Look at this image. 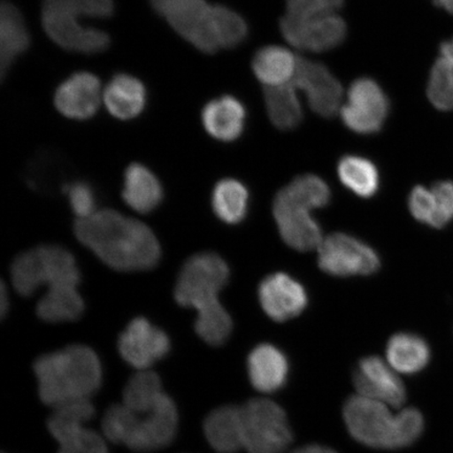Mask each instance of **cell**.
Wrapping results in <instances>:
<instances>
[{
	"label": "cell",
	"instance_id": "obj_1",
	"mask_svg": "<svg viewBox=\"0 0 453 453\" xmlns=\"http://www.w3.org/2000/svg\"><path fill=\"white\" fill-rule=\"evenodd\" d=\"M75 234L83 246L113 270L146 271L160 262V242L150 226L112 209H102L87 219H77Z\"/></svg>",
	"mask_w": 453,
	"mask_h": 453
},
{
	"label": "cell",
	"instance_id": "obj_2",
	"mask_svg": "<svg viewBox=\"0 0 453 453\" xmlns=\"http://www.w3.org/2000/svg\"><path fill=\"white\" fill-rule=\"evenodd\" d=\"M229 277L228 265L219 255L203 252L186 260L175 283V302L196 310V333L213 347L224 344L234 330L231 316L219 299Z\"/></svg>",
	"mask_w": 453,
	"mask_h": 453
},
{
	"label": "cell",
	"instance_id": "obj_3",
	"mask_svg": "<svg viewBox=\"0 0 453 453\" xmlns=\"http://www.w3.org/2000/svg\"><path fill=\"white\" fill-rule=\"evenodd\" d=\"M179 415L170 396L162 392L129 395L107 410L102 433L113 444L130 450L149 452L172 444L177 434Z\"/></svg>",
	"mask_w": 453,
	"mask_h": 453
},
{
	"label": "cell",
	"instance_id": "obj_4",
	"mask_svg": "<svg viewBox=\"0 0 453 453\" xmlns=\"http://www.w3.org/2000/svg\"><path fill=\"white\" fill-rule=\"evenodd\" d=\"M34 372L39 398L52 409L92 399L104 378L98 355L83 344L69 345L39 357Z\"/></svg>",
	"mask_w": 453,
	"mask_h": 453
},
{
	"label": "cell",
	"instance_id": "obj_5",
	"mask_svg": "<svg viewBox=\"0 0 453 453\" xmlns=\"http://www.w3.org/2000/svg\"><path fill=\"white\" fill-rule=\"evenodd\" d=\"M381 402L352 395L345 402L343 417L352 437L372 449H401L421 437L424 418L420 411L405 409L394 413Z\"/></svg>",
	"mask_w": 453,
	"mask_h": 453
},
{
	"label": "cell",
	"instance_id": "obj_6",
	"mask_svg": "<svg viewBox=\"0 0 453 453\" xmlns=\"http://www.w3.org/2000/svg\"><path fill=\"white\" fill-rule=\"evenodd\" d=\"M11 280L21 296H33L39 288L79 287L81 274L76 258L58 245H42L22 252L11 265Z\"/></svg>",
	"mask_w": 453,
	"mask_h": 453
},
{
	"label": "cell",
	"instance_id": "obj_7",
	"mask_svg": "<svg viewBox=\"0 0 453 453\" xmlns=\"http://www.w3.org/2000/svg\"><path fill=\"white\" fill-rule=\"evenodd\" d=\"M243 449L248 453H282L292 443L287 413L269 399H252L241 406Z\"/></svg>",
	"mask_w": 453,
	"mask_h": 453
},
{
	"label": "cell",
	"instance_id": "obj_8",
	"mask_svg": "<svg viewBox=\"0 0 453 453\" xmlns=\"http://www.w3.org/2000/svg\"><path fill=\"white\" fill-rule=\"evenodd\" d=\"M95 416L90 400L73 402L54 409L48 428L59 444L58 453H109L104 435L87 427Z\"/></svg>",
	"mask_w": 453,
	"mask_h": 453
},
{
	"label": "cell",
	"instance_id": "obj_9",
	"mask_svg": "<svg viewBox=\"0 0 453 453\" xmlns=\"http://www.w3.org/2000/svg\"><path fill=\"white\" fill-rule=\"evenodd\" d=\"M319 265L332 276H366L380 268V258L372 248L356 237L333 234L319 247Z\"/></svg>",
	"mask_w": 453,
	"mask_h": 453
},
{
	"label": "cell",
	"instance_id": "obj_10",
	"mask_svg": "<svg viewBox=\"0 0 453 453\" xmlns=\"http://www.w3.org/2000/svg\"><path fill=\"white\" fill-rule=\"evenodd\" d=\"M389 111V101L375 81L359 78L350 84L347 104L340 110L345 127L359 134L380 132Z\"/></svg>",
	"mask_w": 453,
	"mask_h": 453
},
{
	"label": "cell",
	"instance_id": "obj_11",
	"mask_svg": "<svg viewBox=\"0 0 453 453\" xmlns=\"http://www.w3.org/2000/svg\"><path fill=\"white\" fill-rule=\"evenodd\" d=\"M280 31L294 48L314 53L327 52L339 47L348 33L344 20L336 14L309 19L287 14L280 20Z\"/></svg>",
	"mask_w": 453,
	"mask_h": 453
},
{
	"label": "cell",
	"instance_id": "obj_12",
	"mask_svg": "<svg viewBox=\"0 0 453 453\" xmlns=\"http://www.w3.org/2000/svg\"><path fill=\"white\" fill-rule=\"evenodd\" d=\"M150 4L175 32L198 50L207 54L219 50L209 27L211 5L206 0H150Z\"/></svg>",
	"mask_w": 453,
	"mask_h": 453
},
{
	"label": "cell",
	"instance_id": "obj_13",
	"mask_svg": "<svg viewBox=\"0 0 453 453\" xmlns=\"http://www.w3.org/2000/svg\"><path fill=\"white\" fill-rule=\"evenodd\" d=\"M313 209L296 200L282 188L273 202V214L283 242L294 250L307 252L319 249L325 237L316 219Z\"/></svg>",
	"mask_w": 453,
	"mask_h": 453
},
{
	"label": "cell",
	"instance_id": "obj_14",
	"mask_svg": "<svg viewBox=\"0 0 453 453\" xmlns=\"http://www.w3.org/2000/svg\"><path fill=\"white\" fill-rule=\"evenodd\" d=\"M170 339L165 332L144 317L129 322L118 340V349L124 361L139 371H149L170 352Z\"/></svg>",
	"mask_w": 453,
	"mask_h": 453
},
{
	"label": "cell",
	"instance_id": "obj_15",
	"mask_svg": "<svg viewBox=\"0 0 453 453\" xmlns=\"http://www.w3.org/2000/svg\"><path fill=\"white\" fill-rule=\"evenodd\" d=\"M292 83L296 88L303 90L311 110L317 115L332 118L342 110V83L326 65L298 58L297 70Z\"/></svg>",
	"mask_w": 453,
	"mask_h": 453
},
{
	"label": "cell",
	"instance_id": "obj_16",
	"mask_svg": "<svg viewBox=\"0 0 453 453\" xmlns=\"http://www.w3.org/2000/svg\"><path fill=\"white\" fill-rule=\"evenodd\" d=\"M353 381L357 393L365 398L400 409L406 401V389L392 366L376 356H368L359 361L354 372Z\"/></svg>",
	"mask_w": 453,
	"mask_h": 453
},
{
	"label": "cell",
	"instance_id": "obj_17",
	"mask_svg": "<svg viewBox=\"0 0 453 453\" xmlns=\"http://www.w3.org/2000/svg\"><path fill=\"white\" fill-rule=\"evenodd\" d=\"M42 19L45 33L62 49L93 55L110 47L111 39L107 33L82 26L76 17L42 8Z\"/></svg>",
	"mask_w": 453,
	"mask_h": 453
},
{
	"label": "cell",
	"instance_id": "obj_18",
	"mask_svg": "<svg viewBox=\"0 0 453 453\" xmlns=\"http://www.w3.org/2000/svg\"><path fill=\"white\" fill-rule=\"evenodd\" d=\"M260 305L272 320L283 322L303 313L309 298L302 283L286 273L265 277L258 288Z\"/></svg>",
	"mask_w": 453,
	"mask_h": 453
},
{
	"label": "cell",
	"instance_id": "obj_19",
	"mask_svg": "<svg viewBox=\"0 0 453 453\" xmlns=\"http://www.w3.org/2000/svg\"><path fill=\"white\" fill-rule=\"evenodd\" d=\"M104 93L99 78L79 72L62 82L54 96L57 111L66 118L87 120L97 112Z\"/></svg>",
	"mask_w": 453,
	"mask_h": 453
},
{
	"label": "cell",
	"instance_id": "obj_20",
	"mask_svg": "<svg viewBox=\"0 0 453 453\" xmlns=\"http://www.w3.org/2000/svg\"><path fill=\"white\" fill-rule=\"evenodd\" d=\"M247 368L252 387L259 393H275L287 382V357L270 343L259 344L253 349L248 357Z\"/></svg>",
	"mask_w": 453,
	"mask_h": 453
},
{
	"label": "cell",
	"instance_id": "obj_21",
	"mask_svg": "<svg viewBox=\"0 0 453 453\" xmlns=\"http://www.w3.org/2000/svg\"><path fill=\"white\" fill-rule=\"evenodd\" d=\"M247 112L240 100L232 96L211 100L203 107V128L212 138L232 142L240 138L245 129Z\"/></svg>",
	"mask_w": 453,
	"mask_h": 453
},
{
	"label": "cell",
	"instance_id": "obj_22",
	"mask_svg": "<svg viewBox=\"0 0 453 453\" xmlns=\"http://www.w3.org/2000/svg\"><path fill=\"white\" fill-rule=\"evenodd\" d=\"M209 445L219 453H237L243 449L241 406L225 405L209 413L203 422Z\"/></svg>",
	"mask_w": 453,
	"mask_h": 453
},
{
	"label": "cell",
	"instance_id": "obj_23",
	"mask_svg": "<svg viewBox=\"0 0 453 453\" xmlns=\"http://www.w3.org/2000/svg\"><path fill=\"white\" fill-rule=\"evenodd\" d=\"M104 101L112 117L130 120L143 111L146 104V89L138 78L118 73L111 78L104 90Z\"/></svg>",
	"mask_w": 453,
	"mask_h": 453
},
{
	"label": "cell",
	"instance_id": "obj_24",
	"mask_svg": "<svg viewBox=\"0 0 453 453\" xmlns=\"http://www.w3.org/2000/svg\"><path fill=\"white\" fill-rule=\"evenodd\" d=\"M163 196L160 180L151 170L139 163L127 167L122 196L130 208L142 214L150 213L160 205Z\"/></svg>",
	"mask_w": 453,
	"mask_h": 453
},
{
	"label": "cell",
	"instance_id": "obj_25",
	"mask_svg": "<svg viewBox=\"0 0 453 453\" xmlns=\"http://www.w3.org/2000/svg\"><path fill=\"white\" fill-rule=\"evenodd\" d=\"M30 43V34L19 10L13 4L4 2L0 9V67L3 77Z\"/></svg>",
	"mask_w": 453,
	"mask_h": 453
},
{
	"label": "cell",
	"instance_id": "obj_26",
	"mask_svg": "<svg viewBox=\"0 0 453 453\" xmlns=\"http://www.w3.org/2000/svg\"><path fill=\"white\" fill-rule=\"evenodd\" d=\"M298 58L291 50L269 45L257 50L252 60L255 77L267 88L292 83L297 70Z\"/></svg>",
	"mask_w": 453,
	"mask_h": 453
},
{
	"label": "cell",
	"instance_id": "obj_27",
	"mask_svg": "<svg viewBox=\"0 0 453 453\" xmlns=\"http://www.w3.org/2000/svg\"><path fill=\"white\" fill-rule=\"evenodd\" d=\"M387 357L388 364L396 372L412 375L427 366L430 349L422 337L411 333H399L388 340Z\"/></svg>",
	"mask_w": 453,
	"mask_h": 453
},
{
	"label": "cell",
	"instance_id": "obj_28",
	"mask_svg": "<svg viewBox=\"0 0 453 453\" xmlns=\"http://www.w3.org/2000/svg\"><path fill=\"white\" fill-rule=\"evenodd\" d=\"M84 309V300L78 287H59L50 288L39 300L36 313L49 324H62L81 319Z\"/></svg>",
	"mask_w": 453,
	"mask_h": 453
},
{
	"label": "cell",
	"instance_id": "obj_29",
	"mask_svg": "<svg viewBox=\"0 0 453 453\" xmlns=\"http://www.w3.org/2000/svg\"><path fill=\"white\" fill-rule=\"evenodd\" d=\"M265 104L270 121L279 129L292 130L303 121L302 104L293 83L265 88Z\"/></svg>",
	"mask_w": 453,
	"mask_h": 453
},
{
	"label": "cell",
	"instance_id": "obj_30",
	"mask_svg": "<svg viewBox=\"0 0 453 453\" xmlns=\"http://www.w3.org/2000/svg\"><path fill=\"white\" fill-rule=\"evenodd\" d=\"M211 205L215 215L224 223L239 224L248 212V189L234 179L219 180L212 191Z\"/></svg>",
	"mask_w": 453,
	"mask_h": 453
},
{
	"label": "cell",
	"instance_id": "obj_31",
	"mask_svg": "<svg viewBox=\"0 0 453 453\" xmlns=\"http://www.w3.org/2000/svg\"><path fill=\"white\" fill-rule=\"evenodd\" d=\"M337 173L342 183L360 197L375 196L380 186V175L372 161L359 156H345L339 161Z\"/></svg>",
	"mask_w": 453,
	"mask_h": 453
},
{
	"label": "cell",
	"instance_id": "obj_32",
	"mask_svg": "<svg viewBox=\"0 0 453 453\" xmlns=\"http://www.w3.org/2000/svg\"><path fill=\"white\" fill-rule=\"evenodd\" d=\"M209 27L218 50L239 47L248 36L245 19L224 5H211Z\"/></svg>",
	"mask_w": 453,
	"mask_h": 453
},
{
	"label": "cell",
	"instance_id": "obj_33",
	"mask_svg": "<svg viewBox=\"0 0 453 453\" xmlns=\"http://www.w3.org/2000/svg\"><path fill=\"white\" fill-rule=\"evenodd\" d=\"M427 96L435 109L453 110V65L443 57L435 61L430 72Z\"/></svg>",
	"mask_w": 453,
	"mask_h": 453
},
{
	"label": "cell",
	"instance_id": "obj_34",
	"mask_svg": "<svg viewBox=\"0 0 453 453\" xmlns=\"http://www.w3.org/2000/svg\"><path fill=\"white\" fill-rule=\"evenodd\" d=\"M285 189L313 211L326 207L331 201L330 187L324 180L314 174L300 175L286 186Z\"/></svg>",
	"mask_w": 453,
	"mask_h": 453
},
{
	"label": "cell",
	"instance_id": "obj_35",
	"mask_svg": "<svg viewBox=\"0 0 453 453\" xmlns=\"http://www.w3.org/2000/svg\"><path fill=\"white\" fill-rule=\"evenodd\" d=\"M42 8L60 11L76 19H107L113 13L112 0H43Z\"/></svg>",
	"mask_w": 453,
	"mask_h": 453
},
{
	"label": "cell",
	"instance_id": "obj_36",
	"mask_svg": "<svg viewBox=\"0 0 453 453\" xmlns=\"http://www.w3.org/2000/svg\"><path fill=\"white\" fill-rule=\"evenodd\" d=\"M62 192L69 198L70 205L77 219H87L97 211V200L93 187L77 180L62 186Z\"/></svg>",
	"mask_w": 453,
	"mask_h": 453
},
{
	"label": "cell",
	"instance_id": "obj_37",
	"mask_svg": "<svg viewBox=\"0 0 453 453\" xmlns=\"http://www.w3.org/2000/svg\"><path fill=\"white\" fill-rule=\"evenodd\" d=\"M409 207L418 222L437 228V207L432 189L416 186L411 192Z\"/></svg>",
	"mask_w": 453,
	"mask_h": 453
},
{
	"label": "cell",
	"instance_id": "obj_38",
	"mask_svg": "<svg viewBox=\"0 0 453 453\" xmlns=\"http://www.w3.org/2000/svg\"><path fill=\"white\" fill-rule=\"evenodd\" d=\"M344 0H287L288 14L309 19L328 14H336Z\"/></svg>",
	"mask_w": 453,
	"mask_h": 453
},
{
	"label": "cell",
	"instance_id": "obj_39",
	"mask_svg": "<svg viewBox=\"0 0 453 453\" xmlns=\"http://www.w3.org/2000/svg\"><path fill=\"white\" fill-rule=\"evenodd\" d=\"M437 207V229L444 228L453 220V182L441 180L432 187Z\"/></svg>",
	"mask_w": 453,
	"mask_h": 453
},
{
	"label": "cell",
	"instance_id": "obj_40",
	"mask_svg": "<svg viewBox=\"0 0 453 453\" xmlns=\"http://www.w3.org/2000/svg\"><path fill=\"white\" fill-rule=\"evenodd\" d=\"M293 453H337L335 450L332 449H328V447L322 445H308L303 447V449H299Z\"/></svg>",
	"mask_w": 453,
	"mask_h": 453
},
{
	"label": "cell",
	"instance_id": "obj_41",
	"mask_svg": "<svg viewBox=\"0 0 453 453\" xmlns=\"http://www.w3.org/2000/svg\"><path fill=\"white\" fill-rule=\"evenodd\" d=\"M10 308V299L8 296L7 288H5L4 283L2 285V292H0V314H2V319H4L5 315H7Z\"/></svg>",
	"mask_w": 453,
	"mask_h": 453
},
{
	"label": "cell",
	"instance_id": "obj_42",
	"mask_svg": "<svg viewBox=\"0 0 453 453\" xmlns=\"http://www.w3.org/2000/svg\"><path fill=\"white\" fill-rule=\"evenodd\" d=\"M440 53L441 57H443L444 59L449 61L453 65V38L451 41L441 43Z\"/></svg>",
	"mask_w": 453,
	"mask_h": 453
},
{
	"label": "cell",
	"instance_id": "obj_43",
	"mask_svg": "<svg viewBox=\"0 0 453 453\" xmlns=\"http://www.w3.org/2000/svg\"><path fill=\"white\" fill-rule=\"evenodd\" d=\"M435 7L441 8L453 15V0H433Z\"/></svg>",
	"mask_w": 453,
	"mask_h": 453
}]
</instances>
